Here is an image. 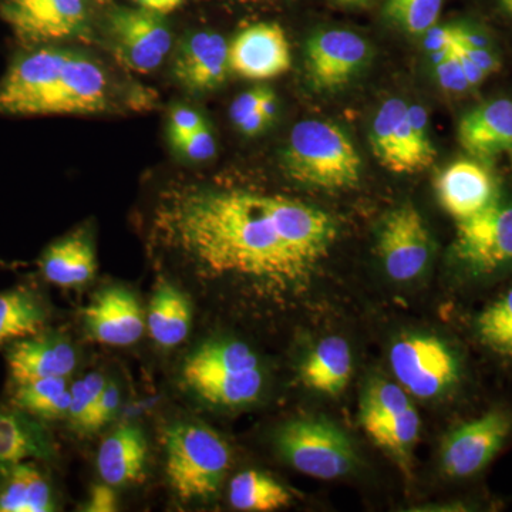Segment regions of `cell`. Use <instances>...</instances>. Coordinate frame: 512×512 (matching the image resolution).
Here are the masks:
<instances>
[{"instance_id": "obj_1", "label": "cell", "mask_w": 512, "mask_h": 512, "mask_svg": "<svg viewBox=\"0 0 512 512\" xmlns=\"http://www.w3.org/2000/svg\"><path fill=\"white\" fill-rule=\"evenodd\" d=\"M164 278L190 298L224 293L285 308L308 289L338 237L328 212L278 194L183 187L165 192L151 227Z\"/></svg>"}, {"instance_id": "obj_2", "label": "cell", "mask_w": 512, "mask_h": 512, "mask_svg": "<svg viewBox=\"0 0 512 512\" xmlns=\"http://www.w3.org/2000/svg\"><path fill=\"white\" fill-rule=\"evenodd\" d=\"M185 392L214 409H239L261 397L266 377L259 356L242 340L214 338L192 349L180 367Z\"/></svg>"}, {"instance_id": "obj_3", "label": "cell", "mask_w": 512, "mask_h": 512, "mask_svg": "<svg viewBox=\"0 0 512 512\" xmlns=\"http://www.w3.org/2000/svg\"><path fill=\"white\" fill-rule=\"evenodd\" d=\"M231 467V448L207 424L180 420L164 431L167 484L180 503H211Z\"/></svg>"}, {"instance_id": "obj_4", "label": "cell", "mask_w": 512, "mask_h": 512, "mask_svg": "<svg viewBox=\"0 0 512 512\" xmlns=\"http://www.w3.org/2000/svg\"><path fill=\"white\" fill-rule=\"evenodd\" d=\"M284 165L295 183L320 190H349L359 184L362 175V160L345 131L322 120L293 126Z\"/></svg>"}, {"instance_id": "obj_5", "label": "cell", "mask_w": 512, "mask_h": 512, "mask_svg": "<svg viewBox=\"0 0 512 512\" xmlns=\"http://www.w3.org/2000/svg\"><path fill=\"white\" fill-rule=\"evenodd\" d=\"M275 444L286 463L318 480L348 476L357 464L348 434L323 417L288 421L276 433Z\"/></svg>"}, {"instance_id": "obj_6", "label": "cell", "mask_w": 512, "mask_h": 512, "mask_svg": "<svg viewBox=\"0 0 512 512\" xmlns=\"http://www.w3.org/2000/svg\"><path fill=\"white\" fill-rule=\"evenodd\" d=\"M397 383L417 399H437L460 380V362L443 339L424 333L402 336L390 349Z\"/></svg>"}, {"instance_id": "obj_7", "label": "cell", "mask_w": 512, "mask_h": 512, "mask_svg": "<svg viewBox=\"0 0 512 512\" xmlns=\"http://www.w3.org/2000/svg\"><path fill=\"white\" fill-rule=\"evenodd\" d=\"M0 18L25 45H50L82 35L89 0H0Z\"/></svg>"}, {"instance_id": "obj_8", "label": "cell", "mask_w": 512, "mask_h": 512, "mask_svg": "<svg viewBox=\"0 0 512 512\" xmlns=\"http://www.w3.org/2000/svg\"><path fill=\"white\" fill-rule=\"evenodd\" d=\"M454 256L474 274H491L512 262V205L494 202L457 221Z\"/></svg>"}, {"instance_id": "obj_9", "label": "cell", "mask_w": 512, "mask_h": 512, "mask_svg": "<svg viewBox=\"0 0 512 512\" xmlns=\"http://www.w3.org/2000/svg\"><path fill=\"white\" fill-rule=\"evenodd\" d=\"M377 251L393 281H414L426 271L431 259L430 232L412 204L400 205L384 218Z\"/></svg>"}, {"instance_id": "obj_10", "label": "cell", "mask_w": 512, "mask_h": 512, "mask_svg": "<svg viewBox=\"0 0 512 512\" xmlns=\"http://www.w3.org/2000/svg\"><path fill=\"white\" fill-rule=\"evenodd\" d=\"M512 431L510 414L491 410L451 431L441 446L440 461L446 476H476L503 448Z\"/></svg>"}, {"instance_id": "obj_11", "label": "cell", "mask_w": 512, "mask_h": 512, "mask_svg": "<svg viewBox=\"0 0 512 512\" xmlns=\"http://www.w3.org/2000/svg\"><path fill=\"white\" fill-rule=\"evenodd\" d=\"M109 26L117 55L136 72L157 69L173 45V37L163 19L146 9L114 10Z\"/></svg>"}, {"instance_id": "obj_12", "label": "cell", "mask_w": 512, "mask_h": 512, "mask_svg": "<svg viewBox=\"0 0 512 512\" xmlns=\"http://www.w3.org/2000/svg\"><path fill=\"white\" fill-rule=\"evenodd\" d=\"M83 323L94 342L113 348L136 345L147 328L136 293L121 285L107 286L97 292L84 309Z\"/></svg>"}, {"instance_id": "obj_13", "label": "cell", "mask_w": 512, "mask_h": 512, "mask_svg": "<svg viewBox=\"0 0 512 512\" xmlns=\"http://www.w3.org/2000/svg\"><path fill=\"white\" fill-rule=\"evenodd\" d=\"M369 59L366 40L349 30H320L306 43V70L319 90H338L348 84Z\"/></svg>"}, {"instance_id": "obj_14", "label": "cell", "mask_w": 512, "mask_h": 512, "mask_svg": "<svg viewBox=\"0 0 512 512\" xmlns=\"http://www.w3.org/2000/svg\"><path fill=\"white\" fill-rule=\"evenodd\" d=\"M229 69L249 80H269L291 69V45L278 23L261 22L239 30L228 43Z\"/></svg>"}, {"instance_id": "obj_15", "label": "cell", "mask_w": 512, "mask_h": 512, "mask_svg": "<svg viewBox=\"0 0 512 512\" xmlns=\"http://www.w3.org/2000/svg\"><path fill=\"white\" fill-rule=\"evenodd\" d=\"M110 82L100 64L70 52L52 92L43 101L40 116L94 114L109 107Z\"/></svg>"}, {"instance_id": "obj_16", "label": "cell", "mask_w": 512, "mask_h": 512, "mask_svg": "<svg viewBox=\"0 0 512 512\" xmlns=\"http://www.w3.org/2000/svg\"><path fill=\"white\" fill-rule=\"evenodd\" d=\"M10 384L50 377H67L76 372L79 353L72 340L55 330H43L30 338L10 343L6 349Z\"/></svg>"}, {"instance_id": "obj_17", "label": "cell", "mask_w": 512, "mask_h": 512, "mask_svg": "<svg viewBox=\"0 0 512 512\" xmlns=\"http://www.w3.org/2000/svg\"><path fill=\"white\" fill-rule=\"evenodd\" d=\"M437 198L456 221L467 220L490 207L497 197L493 175L484 165L460 160L448 165L436 178Z\"/></svg>"}, {"instance_id": "obj_18", "label": "cell", "mask_w": 512, "mask_h": 512, "mask_svg": "<svg viewBox=\"0 0 512 512\" xmlns=\"http://www.w3.org/2000/svg\"><path fill=\"white\" fill-rule=\"evenodd\" d=\"M56 441L46 421L0 403V471L26 461H55Z\"/></svg>"}, {"instance_id": "obj_19", "label": "cell", "mask_w": 512, "mask_h": 512, "mask_svg": "<svg viewBox=\"0 0 512 512\" xmlns=\"http://www.w3.org/2000/svg\"><path fill=\"white\" fill-rule=\"evenodd\" d=\"M228 43L214 32L188 36L178 50L174 74L185 89L194 93L211 92L227 79Z\"/></svg>"}, {"instance_id": "obj_20", "label": "cell", "mask_w": 512, "mask_h": 512, "mask_svg": "<svg viewBox=\"0 0 512 512\" xmlns=\"http://www.w3.org/2000/svg\"><path fill=\"white\" fill-rule=\"evenodd\" d=\"M40 274L62 289L82 288L97 272V255L89 229H76L50 244L39 259Z\"/></svg>"}, {"instance_id": "obj_21", "label": "cell", "mask_w": 512, "mask_h": 512, "mask_svg": "<svg viewBox=\"0 0 512 512\" xmlns=\"http://www.w3.org/2000/svg\"><path fill=\"white\" fill-rule=\"evenodd\" d=\"M148 441L136 423H126L101 443L97 453V473L103 483L114 488L137 484L146 477Z\"/></svg>"}, {"instance_id": "obj_22", "label": "cell", "mask_w": 512, "mask_h": 512, "mask_svg": "<svg viewBox=\"0 0 512 512\" xmlns=\"http://www.w3.org/2000/svg\"><path fill=\"white\" fill-rule=\"evenodd\" d=\"M458 141L470 156L491 158L512 150V101H488L458 124Z\"/></svg>"}, {"instance_id": "obj_23", "label": "cell", "mask_w": 512, "mask_h": 512, "mask_svg": "<svg viewBox=\"0 0 512 512\" xmlns=\"http://www.w3.org/2000/svg\"><path fill=\"white\" fill-rule=\"evenodd\" d=\"M150 338L163 349L183 345L192 328V299L170 279L160 276L147 312Z\"/></svg>"}, {"instance_id": "obj_24", "label": "cell", "mask_w": 512, "mask_h": 512, "mask_svg": "<svg viewBox=\"0 0 512 512\" xmlns=\"http://www.w3.org/2000/svg\"><path fill=\"white\" fill-rule=\"evenodd\" d=\"M52 315L49 299L36 285L19 284L0 292V346L43 332Z\"/></svg>"}, {"instance_id": "obj_25", "label": "cell", "mask_w": 512, "mask_h": 512, "mask_svg": "<svg viewBox=\"0 0 512 512\" xmlns=\"http://www.w3.org/2000/svg\"><path fill=\"white\" fill-rule=\"evenodd\" d=\"M59 497L50 477L32 461L0 471V512H55Z\"/></svg>"}, {"instance_id": "obj_26", "label": "cell", "mask_w": 512, "mask_h": 512, "mask_svg": "<svg viewBox=\"0 0 512 512\" xmlns=\"http://www.w3.org/2000/svg\"><path fill=\"white\" fill-rule=\"evenodd\" d=\"M353 356L349 343L339 336L320 340L301 367L302 382L313 392L336 396L349 384Z\"/></svg>"}, {"instance_id": "obj_27", "label": "cell", "mask_w": 512, "mask_h": 512, "mask_svg": "<svg viewBox=\"0 0 512 512\" xmlns=\"http://www.w3.org/2000/svg\"><path fill=\"white\" fill-rule=\"evenodd\" d=\"M360 424L377 447L392 454L400 463H409L421 429L420 416L413 404L399 413L360 419Z\"/></svg>"}, {"instance_id": "obj_28", "label": "cell", "mask_w": 512, "mask_h": 512, "mask_svg": "<svg viewBox=\"0 0 512 512\" xmlns=\"http://www.w3.org/2000/svg\"><path fill=\"white\" fill-rule=\"evenodd\" d=\"M10 403L46 423L66 419L70 406L69 379L50 377L12 384Z\"/></svg>"}, {"instance_id": "obj_29", "label": "cell", "mask_w": 512, "mask_h": 512, "mask_svg": "<svg viewBox=\"0 0 512 512\" xmlns=\"http://www.w3.org/2000/svg\"><path fill=\"white\" fill-rule=\"evenodd\" d=\"M228 495L232 507L245 512H271L292 503L288 488L256 470L242 471L232 478Z\"/></svg>"}, {"instance_id": "obj_30", "label": "cell", "mask_w": 512, "mask_h": 512, "mask_svg": "<svg viewBox=\"0 0 512 512\" xmlns=\"http://www.w3.org/2000/svg\"><path fill=\"white\" fill-rule=\"evenodd\" d=\"M477 332L488 349L512 357V288L481 312Z\"/></svg>"}, {"instance_id": "obj_31", "label": "cell", "mask_w": 512, "mask_h": 512, "mask_svg": "<svg viewBox=\"0 0 512 512\" xmlns=\"http://www.w3.org/2000/svg\"><path fill=\"white\" fill-rule=\"evenodd\" d=\"M443 0H386L384 15L409 35L423 36L437 25Z\"/></svg>"}, {"instance_id": "obj_32", "label": "cell", "mask_w": 512, "mask_h": 512, "mask_svg": "<svg viewBox=\"0 0 512 512\" xmlns=\"http://www.w3.org/2000/svg\"><path fill=\"white\" fill-rule=\"evenodd\" d=\"M106 383L103 373L93 372L70 384V406L66 420L76 433L89 436L90 417Z\"/></svg>"}, {"instance_id": "obj_33", "label": "cell", "mask_w": 512, "mask_h": 512, "mask_svg": "<svg viewBox=\"0 0 512 512\" xmlns=\"http://www.w3.org/2000/svg\"><path fill=\"white\" fill-rule=\"evenodd\" d=\"M412 406L409 393L399 383L383 379L372 380L367 384L360 400V419L387 416L399 413Z\"/></svg>"}, {"instance_id": "obj_34", "label": "cell", "mask_w": 512, "mask_h": 512, "mask_svg": "<svg viewBox=\"0 0 512 512\" xmlns=\"http://www.w3.org/2000/svg\"><path fill=\"white\" fill-rule=\"evenodd\" d=\"M121 404H123V392L120 384L114 380H107L90 417L89 434L99 433L101 429L113 423L120 412Z\"/></svg>"}, {"instance_id": "obj_35", "label": "cell", "mask_w": 512, "mask_h": 512, "mask_svg": "<svg viewBox=\"0 0 512 512\" xmlns=\"http://www.w3.org/2000/svg\"><path fill=\"white\" fill-rule=\"evenodd\" d=\"M436 77L439 80L441 89L448 94H461L471 89L466 74L461 69L454 49H451L450 55L434 66Z\"/></svg>"}, {"instance_id": "obj_36", "label": "cell", "mask_w": 512, "mask_h": 512, "mask_svg": "<svg viewBox=\"0 0 512 512\" xmlns=\"http://www.w3.org/2000/svg\"><path fill=\"white\" fill-rule=\"evenodd\" d=\"M204 126H207V121L198 111L184 106L174 107L170 114V124H168L171 143L177 147L184 138L191 136Z\"/></svg>"}, {"instance_id": "obj_37", "label": "cell", "mask_w": 512, "mask_h": 512, "mask_svg": "<svg viewBox=\"0 0 512 512\" xmlns=\"http://www.w3.org/2000/svg\"><path fill=\"white\" fill-rule=\"evenodd\" d=\"M175 148L188 160L207 161L215 156L217 144H215V138L207 124V126L201 127L200 130L192 133L191 136L184 138Z\"/></svg>"}, {"instance_id": "obj_38", "label": "cell", "mask_w": 512, "mask_h": 512, "mask_svg": "<svg viewBox=\"0 0 512 512\" xmlns=\"http://www.w3.org/2000/svg\"><path fill=\"white\" fill-rule=\"evenodd\" d=\"M117 510H119V497H117L116 488L107 483L94 485L83 508V511L87 512H116Z\"/></svg>"}, {"instance_id": "obj_39", "label": "cell", "mask_w": 512, "mask_h": 512, "mask_svg": "<svg viewBox=\"0 0 512 512\" xmlns=\"http://www.w3.org/2000/svg\"><path fill=\"white\" fill-rule=\"evenodd\" d=\"M266 92H268L266 87H256V89L242 93L234 100L229 114H231V120L234 121L235 126L247 119L249 114L259 110V104L264 99Z\"/></svg>"}, {"instance_id": "obj_40", "label": "cell", "mask_w": 512, "mask_h": 512, "mask_svg": "<svg viewBox=\"0 0 512 512\" xmlns=\"http://www.w3.org/2000/svg\"><path fill=\"white\" fill-rule=\"evenodd\" d=\"M424 47L427 52L436 53L450 49L456 43V26H437L424 33Z\"/></svg>"}, {"instance_id": "obj_41", "label": "cell", "mask_w": 512, "mask_h": 512, "mask_svg": "<svg viewBox=\"0 0 512 512\" xmlns=\"http://www.w3.org/2000/svg\"><path fill=\"white\" fill-rule=\"evenodd\" d=\"M456 45L483 70L485 76H490V74L500 69V62H498L497 56L491 52V49H478V47H468L458 45V43Z\"/></svg>"}, {"instance_id": "obj_42", "label": "cell", "mask_w": 512, "mask_h": 512, "mask_svg": "<svg viewBox=\"0 0 512 512\" xmlns=\"http://www.w3.org/2000/svg\"><path fill=\"white\" fill-rule=\"evenodd\" d=\"M453 49L454 53H456L458 62L461 64V69H463L464 74H466L470 86H480V84L484 82L485 77H487L483 70H481L480 67H478L477 64L474 63L473 60H471L470 57H468L466 53L456 45V43H454Z\"/></svg>"}, {"instance_id": "obj_43", "label": "cell", "mask_w": 512, "mask_h": 512, "mask_svg": "<svg viewBox=\"0 0 512 512\" xmlns=\"http://www.w3.org/2000/svg\"><path fill=\"white\" fill-rule=\"evenodd\" d=\"M184 0H137L141 9H146L148 12L157 13V15H168L174 12L175 9L183 5Z\"/></svg>"}, {"instance_id": "obj_44", "label": "cell", "mask_w": 512, "mask_h": 512, "mask_svg": "<svg viewBox=\"0 0 512 512\" xmlns=\"http://www.w3.org/2000/svg\"><path fill=\"white\" fill-rule=\"evenodd\" d=\"M268 124L269 123L266 121L265 117L262 116L259 111H255V113L249 114L247 119L242 120L241 123L238 124L237 128L241 133H244L245 136H256V134L265 130Z\"/></svg>"}, {"instance_id": "obj_45", "label": "cell", "mask_w": 512, "mask_h": 512, "mask_svg": "<svg viewBox=\"0 0 512 512\" xmlns=\"http://www.w3.org/2000/svg\"><path fill=\"white\" fill-rule=\"evenodd\" d=\"M259 113L265 117L268 123H271L275 119L276 113H278V99H276L275 93L268 89L261 104H259Z\"/></svg>"}, {"instance_id": "obj_46", "label": "cell", "mask_w": 512, "mask_h": 512, "mask_svg": "<svg viewBox=\"0 0 512 512\" xmlns=\"http://www.w3.org/2000/svg\"><path fill=\"white\" fill-rule=\"evenodd\" d=\"M335 2L343 6V8H365V6L370 5L373 0H335Z\"/></svg>"}, {"instance_id": "obj_47", "label": "cell", "mask_w": 512, "mask_h": 512, "mask_svg": "<svg viewBox=\"0 0 512 512\" xmlns=\"http://www.w3.org/2000/svg\"><path fill=\"white\" fill-rule=\"evenodd\" d=\"M498 2H500L501 8L512 18V0H498Z\"/></svg>"}]
</instances>
